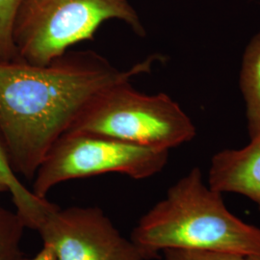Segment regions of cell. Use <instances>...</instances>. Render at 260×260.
Returning a JSON list of instances; mask_svg holds the SVG:
<instances>
[{"mask_svg": "<svg viewBox=\"0 0 260 260\" xmlns=\"http://www.w3.org/2000/svg\"><path fill=\"white\" fill-rule=\"evenodd\" d=\"M169 152L99 135L67 132L38 168L31 191L47 199L50 190L63 182L111 173L133 179L149 178L167 165Z\"/></svg>", "mask_w": 260, "mask_h": 260, "instance_id": "obj_5", "label": "cell"}, {"mask_svg": "<svg viewBox=\"0 0 260 260\" xmlns=\"http://www.w3.org/2000/svg\"><path fill=\"white\" fill-rule=\"evenodd\" d=\"M24 0H0V62L18 60L13 41V29Z\"/></svg>", "mask_w": 260, "mask_h": 260, "instance_id": "obj_11", "label": "cell"}, {"mask_svg": "<svg viewBox=\"0 0 260 260\" xmlns=\"http://www.w3.org/2000/svg\"><path fill=\"white\" fill-rule=\"evenodd\" d=\"M23 260H57V258L53 249L47 245H44L43 249L34 257Z\"/></svg>", "mask_w": 260, "mask_h": 260, "instance_id": "obj_13", "label": "cell"}, {"mask_svg": "<svg viewBox=\"0 0 260 260\" xmlns=\"http://www.w3.org/2000/svg\"><path fill=\"white\" fill-rule=\"evenodd\" d=\"M118 19L140 37L146 30L128 0H24L13 29L18 60L43 66L92 40L103 22Z\"/></svg>", "mask_w": 260, "mask_h": 260, "instance_id": "obj_3", "label": "cell"}, {"mask_svg": "<svg viewBox=\"0 0 260 260\" xmlns=\"http://www.w3.org/2000/svg\"><path fill=\"white\" fill-rule=\"evenodd\" d=\"M238 149H223L211 159L208 185L220 193H234L253 202L260 212V131Z\"/></svg>", "mask_w": 260, "mask_h": 260, "instance_id": "obj_7", "label": "cell"}, {"mask_svg": "<svg viewBox=\"0 0 260 260\" xmlns=\"http://www.w3.org/2000/svg\"><path fill=\"white\" fill-rule=\"evenodd\" d=\"M26 229L19 215L0 205V260H23L21 241Z\"/></svg>", "mask_w": 260, "mask_h": 260, "instance_id": "obj_10", "label": "cell"}, {"mask_svg": "<svg viewBox=\"0 0 260 260\" xmlns=\"http://www.w3.org/2000/svg\"><path fill=\"white\" fill-rule=\"evenodd\" d=\"M164 260H243L244 256L228 251L200 249H168L162 251Z\"/></svg>", "mask_w": 260, "mask_h": 260, "instance_id": "obj_12", "label": "cell"}, {"mask_svg": "<svg viewBox=\"0 0 260 260\" xmlns=\"http://www.w3.org/2000/svg\"><path fill=\"white\" fill-rule=\"evenodd\" d=\"M0 181L6 186L11 195L16 213L25 226L36 231L47 214L56 205L47 199H41L23 185L11 166L9 157L0 135Z\"/></svg>", "mask_w": 260, "mask_h": 260, "instance_id": "obj_8", "label": "cell"}, {"mask_svg": "<svg viewBox=\"0 0 260 260\" xmlns=\"http://www.w3.org/2000/svg\"><path fill=\"white\" fill-rule=\"evenodd\" d=\"M239 85L251 137L260 131V31L251 38L245 48Z\"/></svg>", "mask_w": 260, "mask_h": 260, "instance_id": "obj_9", "label": "cell"}, {"mask_svg": "<svg viewBox=\"0 0 260 260\" xmlns=\"http://www.w3.org/2000/svg\"><path fill=\"white\" fill-rule=\"evenodd\" d=\"M243 260H260V254H250L244 256Z\"/></svg>", "mask_w": 260, "mask_h": 260, "instance_id": "obj_14", "label": "cell"}, {"mask_svg": "<svg viewBox=\"0 0 260 260\" xmlns=\"http://www.w3.org/2000/svg\"><path fill=\"white\" fill-rule=\"evenodd\" d=\"M37 232L57 260H152L96 206L55 205Z\"/></svg>", "mask_w": 260, "mask_h": 260, "instance_id": "obj_6", "label": "cell"}, {"mask_svg": "<svg viewBox=\"0 0 260 260\" xmlns=\"http://www.w3.org/2000/svg\"><path fill=\"white\" fill-rule=\"evenodd\" d=\"M2 193H8V191H7L6 186L4 185V184L0 181V194H2Z\"/></svg>", "mask_w": 260, "mask_h": 260, "instance_id": "obj_15", "label": "cell"}, {"mask_svg": "<svg viewBox=\"0 0 260 260\" xmlns=\"http://www.w3.org/2000/svg\"><path fill=\"white\" fill-rule=\"evenodd\" d=\"M161 56L121 71L99 53L68 51L49 64L0 62V135L14 172L33 180L56 141L115 84L150 73Z\"/></svg>", "mask_w": 260, "mask_h": 260, "instance_id": "obj_1", "label": "cell"}, {"mask_svg": "<svg viewBox=\"0 0 260 260\" xmlns=\"http://www.w3.org/2000/svg\"><path fill=\"white\" fill-rule=\"evenodd\" d=\"M222 195L193 168L141 217L130 238L152 259L168 249L260 254V228L232 213Z\"/></svg>", "mask_w": 260, "mask_h": 260, "instance_id": "obj_2", "label": "cell"}, {"mask_svg": "<svg viewBox=\"0 0 260 260\" xmlns=\"http://www.w3.org/2000/svg\"><path fill=\"white\" fill-rule=\"evenodd\" d=\"M68 132L170 150L194 139L197 129L191 118L167 93H140L125 81L99 93Z\"/></svg>", "mask_w": 260, "mask_h": 260, "instance_id": "obj_4", "label": "cell"}]
</instances>
